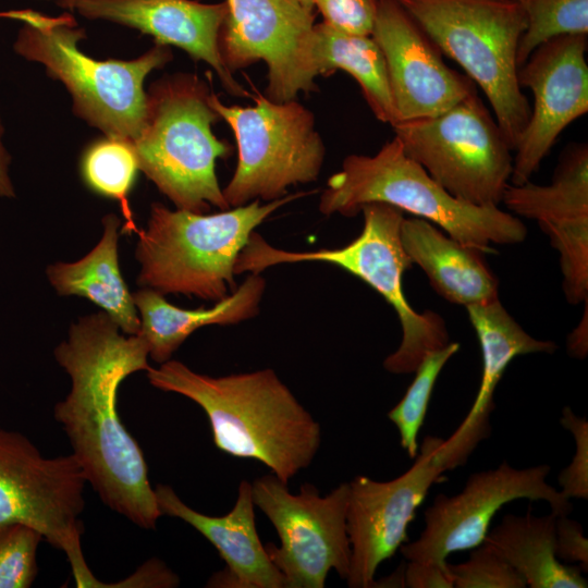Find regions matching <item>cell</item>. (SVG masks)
Wrapping results in <instances>:
<instances>
[{
	"label": "cell",
	"instance_id": "1",
	"mask_svg": "<svg viewBox=\"0 0 588 588\" xmlns=\"http://www.w3.org/2000/svg\"><path fill=\"white\" fill-rule=\"evenodd\" d=\"M105 311L72 324L54 357L71 378V390L54 406L87 482L101 501L144 529L162 516L137 441L118 413V391L130 375L148 370V346L137 333L124 336Z\"/></svg>",
	"mask_w": 588,
	"mask_h": 588
},
{
	"label": "cell",
	"instance_id": "2",
	"mask_svg": "<svg viewBox=\"0 0 588 588\" xmlns=\"http://www.w3.org/2000/svg\"><path fill=\"white\" fill-rule=\"evenodd\" d=\"M147 377L152 387L203 408L218 450L262 463L285 483L318 453L319 422L270 368L211 377L169 359Z\"/></svg>",
	"mask_w": 588,
	"mask_h": 588
},
{
	"label": "cell",
	"instance_id": "3",
	"mask_svg": "<svg viewBox=\"0 0 588 588\" xmlns=\"http://www.w3.org/2000/svg\"><path fill=\"white\" fill-rule=\"evenodd\" d=\"M0 17L22 23L13 44L26 60L44 65L47 74L70 93L74 113L107 137L133 143L144 125L148 74L164 66L172 53L155 44L132 60H96L82 52L84 29L71 13L58 16L23 9L0 12Z\"/></svg>",
	"mask_w": 588,
	"mask_h": 588
},
{
	"label": "cell",
	"instance_id": "4",
	"mask_svg": "<svg viewBox=\"0 0 588 588\" xmlns=\"http://www.w3.org/2000/svg\"><path fill=\"white\" fill-rule=\"evenodd\" d=\"M370 203H383L440 228L460 243L482 253H495L491 244L524 242L522 220L499 206H477L446 192L408 157L394 137L372 156L350 155L321 193L324 216H357Z\"/></svg>",
	"mask_w": 588,
	"mask_h": 588
},
{
	"label": "cell",
	"instance_id": "5",
	"mask_svg": "<svg viewBox=\"0 0 588 588\" xmlns=\"http://www.w3.org/2000/svg\"><path fill=\"white\" fill-rule=\"evenodd\" d=\"M309 193L259 199L212 215L170 210L152 204L147 228L138 231L140 286L219 302L237 285L234 265L254 230L287 203Z\"/></svg>",
	"mask_w": 588,
	"mask_h": 588
},
{
	"label": "cell",
	"instance_id": "6",
	"mask_svg": "<svg viewBox=\"0 0 588 588\" xmlns=\"http://www.w3.org/2000/svg\"><path fill=\"white\" fill-rule=\"evenodd\" d=\"M206 82L189 73L166 76L147 91L139 136L131 143L138 168L176 207L205 213L211 206L229 209L216 174L228 142L211 126L220 120Z\"/></svg>",
	"mask_w": 588,
	"mask_h": 588
},
{
	"label": "cell",
	"instance_id": "7",
	"mask_svg": "<svg viewBox=\"0 0 588 588\" xmlns=\"http://www.w3.org/2000/svg\"><path fill=\"white\" fill-rule=\"evenodd\" d=\"M360 212V234L341 248L290 252L271 246L254 231L236 258L234 271L260 273L280 264L320 261L354 274L393 307L401 323V343L383 360L384 369L394 375L413 373L428 354L450 343L449 332L440 315L431 310L417 313L405 298L403 274L414 264L401 242L403 211L388 204L370 203Z\"/></svg>",
	"mask_w": 588,
	"mask_h": 588
},
{
	"label": "cell",
	"instance_id": "8",
	"mask_svg": "<svg viewBox=\"0 0 588 588\" xmlns=\"http://www.w3.org/2000/svg\"><path fill=\"white\" fill-rule=\"evenodd\" d=\"M441 52L486 95L512 150L530 106L519 86L517 48L526 28L517 0H399Z\"/></svg>",
	"mask_w": 588,
	"mask_h": 588
},
{
	"label": "cell",
	"instance_id": "9",
	"mask_svg": "<svg viewBox=\"0 0 588 588\" xmlns=\"http://www.w3.org/2000/svg\"><path fill=\"white\" fill-rule=\"evenodd\" d=\"M209 101L237 147L235 172L222 189L230 208L272 201L318 179L326 147L314 113L297 99L277 102L257 94L253 106H228L211 93Z\"/></svg>",
	"mask_w": 588,
	"mask_h": 588
},
{
	"label": "cell",
	"instance_id": "10",
	"mask_svg": "<svg viewBox=\"0 0 588 588\" xmlns=\"http://www.w3.org/2000/svg\"><path fill=\"white\" fill-rule=\"evenodd\" d=\"M392 127L405 154L451 195L477 206L502 201L513 150L477 91L439 115Z\"/></svg>",
	"mask_w": 588,
	"mask_h": 588
},
{
	"label": "cell",
	"instance_id": "11",
	"mask_svg": "<svg viewBox=\"0 0 588 588\" xmlns=\"http://www.w3.org/2000/svg\"><path fill=\"white\" fill-rule=\"evenodd\" d=\"M87 483L72 453L44 457L24 434L0 428V526L34 528L66 554L77 587H100L81 547Z\"/></svg>",
	"mask_w": 588,
	"mask_h": 588
},
{
	"label": "cell",
	"instance_id": "12",
	"mask_svg": "<svg viewBox=\"0 0 588 588\" xmlns=\"http://www.w3.org/2000/svg\"><path fill=\"white\" fill-rule=\"evenodd\" d=\"M252 489L255 506L280 538V547L269 542L266 549L285 588H323L331 571L346 579L352 554L346 526L348 482L326 495L304 483L294 494L270 473L256 478Z\"/></svg>",
	"mask_w": 588,
	"mask_h": 588
},
{
	"label": "cell",
	"instance_id": "13",
	"mask_svg": "<svg viewBox=\"0 0 588 588\" xmlns=\"http://www.w3.org/2000/svg\"><path fill=\"white\" fill-rule=\"evenodd\" d=\"M547 464L514 468L506 461L497 468L471 474L454 495L438 494L424 513L425 528L412 542L400 547L408 561L446 566L449 554L482 544L493 516L517 499L544 501L556 516L569 515L573 505L546 481Z\"/></svg>",
	"mask_w": 588,
	"mask_h": 588
},
{
	"label": "cell",
	"instance_id": "14",
	"mask_svg": "<svg viewBox=\"0 0 588 588\" xmlns=\"http://www.w3.org/2000/svg\"><path fill=\"white\" fill-rule=\"evenodd\" d=\"M228 13L219 47L234 73L258 61L267 65L266 97L284 102L315 88L311 61L314 9L299 0H224Z\"/></svg>",
	"mask_w": 588,
	"mask_h": 588
},
{
	"label": "cell",
	"instance_id": "15",
	"mask_svg": "<svg viewBox=\"0 0 588 588\" xmlns=\"http://www.w3.org/2000/svg\"><path fill=\"white\" fill-rule=\"evenodd\" d=\"M442 440L426 436L412 467L394 479L378 481L359 475L348 482L346 526L352 552L345 579L348 587H373L379 565L408 542L407 527L416 510L444 473L433 460Z\"/></svg>",
	"mask_w": 588,
	"mask_h": 588
},
{
	"label": "cell",
	"instance_id": "16",
	"mask_svg": "<svg viewBox=\"0 0 588 588\" xmlns=\"http://www.w3.org/2000/svg\"><path fill=\"white\" fill-rule=\"evenodd\" d=\"M587 35H565L537 47L518 68L519 86L534 106L513 156L510 182L528 181L573 121L588 111Z\"/></svg>",
	"mask_w": 588,
	"mask_h": 588
},
{
	"label": "cell",
	"instance_id": "17",
	"mask_svg": "<svg viewBox=\"0 0 588 588\" xmlns=\"http://www.w3.org/2000/svg\"><path fill=\"white\" fill-rule=\"evenodd\" d=\"M370 36L384 57L396 123L439 115L477 91L399 0H378Z\"/></svg>",
	"mask_w": 588,
	"mask_h": 588
},
{
	"label": "cell",
	"instance_id": "18",
	"mask_svg": "<svg viewBox=\"0 0 588 588\" xmlns=\"http://www.w3.org/2000/svg\"><path fill=\"white\" fill-rule=\"evenodd\" d=\"M502 201L516 216L534 219L559 252L563 281L588 278V146H569L548 185L509 184Z\"/></svg>",
	"mask_w": 588,
	"mask_h": 588
},
{
	"label": "cell",
	"instance_id": "19",
	"mask_svg": "<svg viewBox=\"0 0 588 588\" xmlns=\"http://www.w3.org/2000/svg\"><path fill=\"white\" fill-rule=\"evenodd\" d=\"M73 10L88 20L135 28L152 36L155 44L175 46L194 60L210 65L230 95L249 96L226 68L220 52L219 37L228 13L224 1L79 0Z\"/></svg>",
	"mask_w": 588,
	"mask_h": 588
},
{
	"label": "cell",
	"instance_id": "20",
	"mask_svg": "<svg viewBox=\"0 0 588 588\" xmlns=\"http://www.w3.org/2000/svg\"><path fill=\"white\" fill-rule=\"evenodd\" d=\"M466 310L481 348L482 377L468 414L433 453L444 471L465 465L478 444L490 437L493 394L509 364L519 355L553 354L558 348L552 341L529 335L499 298L466 306Z\"/></svg>",
	"mask_w": 588,
	"mask_h": 588
},
{
	"label": "cell",
	"instance_id": "21",
	"mask_svg": "<svg viewBox=\"0 0 588 588\" xmlns=\"http://www.w3.org/2000/svg\"><path fill=\"white\" fill-rule=\"evenodd\" d=\"M155 493L162 515L191 525L224 561L225 568L210 578L209 587L285 588L284 577L272 563L256 529L252 482H240L235 504L223 516L195 511L168 485H158Z\"/></svg>",
	"mask_w": 588,
	"mask_h": 588
},
{
	"label": "cell",
	"instance_id": "22",
	"mask_svg": "<svg viewBox=\"0 0 588 588\" xmlns=\"http://www.w3.org/2000/svg\"><path fill=\"white\" fill-rule=\"evenodd\" d=\"M400 236L412 262L450 303L466 307L499 298L498 279L481 250L460 243L421 218H404Z\"/></svg>",
	"mask_w": 588,
	"mask_h": 588
},
{
	"label": "cell",
	"instance_id": "23",
	"mask_svg": "<svg viewBox=\"0 0 588 588\" xmlns=\"http://www.w3.org/2000/svg\"><path fill=\"white\" fill-rule=\"evenodd\" d=\"M266 289L260 273H250L236 290L210 308L183 309L163 295L144 287L133 295L139 313L140 330L151 357L162 364L197 329L208 324H234L255 317Z\"/></svg>",
	"mask_w": 588,
	"mask_h": 588
},
{
	"label": "cell",
	"instance_id": "24",
	"mask_svg": "<svg viewBox=\"0 0 588 588\" xmlns=\"http://www.w3.org/2000/svg\"><path fill=\"white\" fill-rule=\"evenodd\" d=\"M102 223L103 234L99 243L77 261L49 266L48 280L60 295H77L91 301L123 333L137 334L140 318L119 266L120 221L114 215H108Z\"/></svg>",
	"mask_w": 588,
	"mask_h": 588
},
{
	"label": "cell",
	"instance_id": "25",
	"mask_svg": "<svg viewBox=\"0 0 588 588\" xmlns=\"http://www.w3.org/2000/svg\"><path fill=\"white\" fill-rule=\"evenodd\" d=\"M554 513L535 516L506 514L485 537L483 544L510 563L531 588H587L579 565L563 564L555 555Z\"/></svg>",
	"mask_w": 588,
	"mask_h": 588
},
{
	"label": "cell",
	"instance_id": "26",
	"mask_svg": "<svg viewBox=\"0 0 588 588\" xmlns=\"http://www.w3.org/2000/svg\"><path fill=\"white\" fill-rule=\"evenodd\" d=\"M311 61L317 77L338 70L350 74L376 119L391 126L396 123L384 57L371 36L344 33L323 22L315 24Z\"/></svg>",
	"mask_w": 588,
	"mask_h": 588
},
{
	"label": "cell",
	"instance_id": "27",
	"mask_svg": "<svg viewBox=\"0 0 588 588\" xmlns=\"http://www.w3.org/2000/svg\"><path fill=\"white\" fill-rule=\"evenodd\" d=\"M138 170L131 143L114 137L94 143L82 159V175L86 184L98 194L121 201L127 220L123 232H138L127 205V196Z\"/></svg>",
	"mask_w": 588,
	"mask_h": 588
},
{
	"label": "cell",
	"instance_id": "28",
	"mask_svg": "<svg viewBox=\"0 0 588 588\" xmlns=\"http://www.w3.org/2000/svg\"><path fill=\"white\" fill-rule=\"evenodd\" d=\"M458 350V343L450 342L445 347L428 354L415 370V378L402 400L388 413V418L397 428L401 446L411 458H415L418 453L417 437L437 379Z\"/></svg>",
	"mask_w": 588,
	"mask_h": 588
},
{
	"label": "cell",
	"instance_id": "29",
	"mask_svg": "<svg viewBox=\"0 0 588 588\" xmlns=\"http://www.w3.org/2000/svg\"><path fill=\"white\" fill-rule=\"evenodd\" d=\"M527 24L517 48L518 68L548 40L588 34V0H525Z\"/></svg>",
	"mask_w": 588,
	"mask_h": 588
},
{
	"label": "cell",
	"instance_id": "30",
	"mask_svg": "<svg viewBox=\"0 0 588 588\" xmlns=\"http://www.w3.org/2000/svg\"><path fill=\"white\" fill-rule=\"evenodd\" d=\"M42 536L24 524L0 526V588H28L36 578Z\"/></svg>",
	"mask_w": 588,
	"mask_h": 588
},
{
	"label": "cell",
	"instance_id": "31",
	"mask_svg": "<svg viewBox=\"0 0 588 588\" xmlns=\"http://www.w3.org/2000/svg\"><path fill=\"white\" fill-rule=\"evenodd\" d=\"M446 566L455 588L527 587L524 577L483 543L471 549L467 561Z\"/></svg>",
	"mask_w": 588,
	"mask_h": 588
},
{
	"label": "cell",
	"instance_id": "32",
	"mask_svg": "<svg viewBox=\"0 0 588 588\" xmlns=\"http://www.w3.org/2000/svg\"><path fill=\"white\" fill-rule=\"evenodd\" d=\"M561 425L575 440V453L569 465L559 475L561 493L567 499H588V421L569 406L562 411Z\"/></svg>",
	"mask_w": 588,
	"mask_h": 588
},
{
	"label": "cell",
	"instance_id": "33",
	"mask_svg": "<svg viewBox=\"0 0 588 588\" xmlns=\"http://www.w3.org/2000/svg\"><path fill=\"white\" fill-rule=\"evenodd\" d=\"M327 25L348 34L370 36L378 0H310Z\"/></svg>",
	"mask_w": 588,
	"mask_h": 588
},
{
	"label": "cell",
	"instance_id": "34",
	"mask_svg": "<svg viewBox=\"0 0 588 588\" xmlns=\"http://www.w3.org/2000/svg\"><path fill=\"white\" fill-rule=\"evenodd\" d=\"M555 555L567 563L578 562L583 572L588 571V539L581 525L568 515L556 516Z\"/></svg>",
	"mask_w": 588,
	"mask_h": 588
},
{
	"label": "cell",
	"instance_id": "35",
	"mask_svg": "<svg viewBox=\"0 0 588 588\" xmlns=\"http://www.w3.org/2000/svg\"><path fill=\"white\" fill-rule=\"evenodd\" d=\"M448 565V564H446ZM404 587L453 588L448 566L433 563L408 561L403 573Z\"/></svg>",
	"mask_w": 588,
	"mask_h": 588
},
{
	"label": "cell",
	"instance_id": "36",
	"mask_svg": "<svg viewBox=\"0 0 588 588\" xmlns=\"http://www.w3.org/2000/svg\"><path fill=\"white\" fill-rule=\"evenodd\" d=\"M587 302L585 303V314L581 321L567 338V350L572 357L584 359L588 352L587 335Z\"/></svg>",
	"mask_w": 588,
	"mask_h": 588
},
{
	"label": "cell",
	"instance_id": "37",
	"mask_svg": "<svg viewBox=\"0 0 588 588\" xmlns=\"http://www.w3.org/2000/svg\"><path fill=\"white\" fill-rule=\"evenodd\" d=\"M2 135L3 126L0 119V196L12 198L15 191L9 175L10 155L2 143Z\"/></svg>",
	"mask_w": 588,
	"mask_h": 588
},
{
	"label": "cell",
	"instance_id": "38",
	"mask_svg": "<svg viewBox=\"0 0 588 588\" xmlns=\"http://www.w3.org/2000/svg\"><path fill=\"white\" fill-rule=\"evenodd\" d=\"M79 0H57V4L63 9L73 10Z\"/></svg>",
	"mask_w": 588,
	"mask_h": 588
},
{
	"label": "cell",
	"instance_id": "39",
	"mask_svg": "<svg viewBox=\"0 0 588 588\" xmlns=\"http://www.w3.org/2000/svg\"><path fill=\"white\" fill-rule=\"evenodd\" d=\"M304 5H306L307 8H310V9H314L310 0H299Z\"/></svg>",
	"mask_w": 588,
	"mask_h": 588
},
{
	"label": "cell",
	"instance_id": "40",
	"mask_svg": "<svg viewBox=\"0 0 588 588\" xmlns=\"http://www.w3.org/2000/svg\"><path fill=\"white\" fill-rule=\"evenodd\" d=\"M517 1H520V2H523V1H525V0H517Z\"/></svg>",
	"mask_w": 588,
	"mask_h": 588
}]
</instances>
